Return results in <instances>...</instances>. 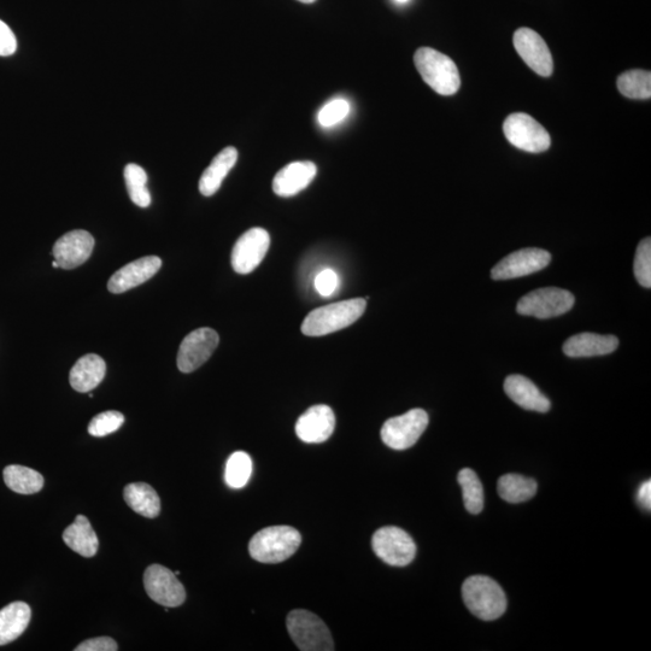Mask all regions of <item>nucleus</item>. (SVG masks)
I'll return each instance as SVG.
<instances>
[{
  "instance_id": "12",
  "label": "nucleus",
  "mask_w": 651,
  "mask_h": 651,
  "mask_svg": "<svg viewBox=\"0 0 651 651\" xmlns=\"http://www.w3.org/2000/svg\"><path fill=\"white\" fill-rule=\"evenodd\" d=\"M220 338L216 331L203 327L187 334L178 353L180 372L192 373L202 367L219 345Z\"/></svg>"
},
{
  "instance_id": "22",
  "label": "nucleus",
  "mask_w": 651,
  "mask_h": 651,
  "mask_svg": "<svg viewBox=\"0 0 651 651\" xmlns=\"http://www.w3.org/2000/svg\"><path fill=\"white\" fill-rule=\"evenodd\" d=\"M238 161V151L233 146L226 148L217 155L210 166L204 170L201 180H199V191L205 197L214 196L220 190L222 181L225 180L228 173L236 166Z\"/></svg>"
},
{
  "instance_id": "34",
  "label": "nucleus",
  "mask_w": 651,
  "mask_h": 651,
  "mask_svg": "<svg viewBox=\"0 0 651 651\" xmlns=\"http://www.w3.org/2000/svg\"><path fill=\"white\" fill-rule=\"evenodd\" d=\"M350 113V104L344 99H334L320 110L318 120L322 127H333L342 122Z\"/></svg>"
},
{
  "instance_id": "6",
  "label": "nucleus",
  "mask_w": 651,
  "mask_h": 651,
  "mask_svg": "<svg viewBox=\"0 0 651 651\" xmlns=\"http://www.w3.org/2000/svg\"><path fill=\"white\" fill-rule=\"evenodd\" d=\"M576 298L573 293L559 287H543L521 297L516 312L545 320L570 312Z\"/></svg>"
},
{
  "instance_id": "35",
  "label": "nucleus",
  "mask_w": 651,
  "mask_h": 651,
  "mask_svg": "<svg viewBox=\"0 0 651 651\" xmlns=\"http://www.w3.org/2000/svg\"><path fill=\"white\" fill-rule=\"evenodd\" d=\"M339 277L333 269H324L315 278V290L322 297H331L337 292Z\"/></svg>"
},
{
  "instance_id": "28",
  "label": "nucleus",
  "mask_w": 651,
  "mask_h": 651,
  "mask_svg": "<svg viewBox=\"0 0 651 651\" xmlns=\"http://www.w3.org/2000/svg\"><path fill=\"white\" fill-rule=\"evenodd\" d=\"M462 489L463 502L471 514H479L484 509V489L480 479L472 469L465 468L457 477Z\"/></svg>"
},
{
  "instance_id": "2",
  "label": "nucleus",
  "mask_w": 651,
  "mask_h": 651,
  "mask_svg": "<svg viewBox=\"0 0 651 651\" xmlns=\"http://www.w3.org/2000/svg\"><path fill=\"white\" fill-rule=\"evenodd\" d=\"M462 597L475 617L492 621L507 611V597L500 584L484 576L468 578L462 585Z\"/></svg>"
},
{
  "instance_id": "17",
  "label": "nucleus",
  "mask_w": 651,
  "mask_h": 651,
  "mask_svg": "<svg viewBox=\"0 0 651 651\" xmlns=\"http://www.w3.org/2000/svg\"><path fill=\"white\" fill-rule=\"evenodd\" d=\"M162 261L157 256H146L128 263L117 271L108 283V290L115 295L146 283L160 271Z\"/></svg>"
},
{
  "instance_id": "7",
  "label": "nucleus",
  "mask_w": 651,
  "mask_h": 651,
  "mask_svg": "<svg viewBox=\"0 0 651 651\" xmlns=\"http://www.w3.org/2000/svg\"><path fill=\"white\" fill-rule=\"evenodd\" d=\"M503 131L508 142L515 148L532 154L547 151L551 145L547 129L525 113L509 115L504 121Z\"/></svg>"
},
{
  "instance_id": "19",
  "label": "nucleus",
  "mask_w": 651,
  "mask_h": 651,
  "mask_svg": "<svg viewBox=\"0 0 651 651\" xmlns=\"http://www.w3.org/2000/svg\"><path fill=\"white\" fill-rule=\"evenodd\" d=\"M619 339L612 334L602 336L596 333H579L567 339L563 344V353L572 359L603 356L618 349Z\"/></svg>"
},
{
  "instance_id": "16",
  "label": "nucleus",
  "mask_w": 651,
  "mask_h": 651,
  "mask_svg": "<svg viewBox=\"0 0 651 651\" xmlns=\"http://www.w3.org/2000/svg\"><path fill=\"white\" fill-rule=\"evenodd\" d=\"M334 428H336V415L333 410L325 404H319L309 408L297 420L296 433L304 443L320 444L332 436Z\"/></svg>"
},
{
  "instance_id": "31",
  "label": "nucleus",
  "mask_w": 651,
  "mask_h": 651,
  "mask_svg": "<svg viewBox=\"0 0 651 651\" xmlns=\"http://www.w3.org/2000/svg\"><path fill=\"white\" fill-rule=\"evenodd\" d=\"M252 474V461L249 454L237 451L227 461L225 480L232 489H242L249 483Z\"/></svg>"
},
{
  "instance_id": "36",
  "label": "nucleus",
  "mask_w": 651,
  "mask_h": 651,
  "mask_svg": "<svg viewBox=\"0 0 651 651\" xmlns=\"http://www.w3.org/2000/svg\"><path fill=\"white\" fill-rule=\"evenodd\" d=\"M119 650L115 639L111 637H97L87 639L75 648V651H116Z\"/></svg>"
},
{
  "instance_id": "1",
  "label": "nucleus",
  "mask_w": 651,
  "mask_h": 651,
  "mask_svg": "<svg viewBox=\"0 0 651 651\" xmlns=\"http://www.w3.org/2000/svg\"><path fill=\"white\" fill-rule=\"evenodd\" d=\"M366 306V299L356 298L315 309L304 319L302 332L308 337H322L344 330L361 318Z\"/></svg>"
},
{
  "instance_id": "37",
  "label": "nucleus",
  "mask_w": 651,
  "mask_h": 651,
  "mask_svg": "<svg viewBox=\"0 0 651 651\" xmlns=\"http://www.w3.org/2000/svg\"><path fill=\"white\" fill-rule=\"evenodd\" d=\"M17 50V39L7 23L0 20V56L14 55Z\"/></svg>"
},
{
  "instance_id": "20",
  "label": "nucleus",
  "mask_w": 651,
  "mask_h": 651,
  "mask_svg": "<svg viewBox=\"0 0 651 651\" xmlns=\"http://www.w3.org/2000/svg\"><path fill=\"white\" fill-rule=\"evenodd\" d=\"M504 391L519 407L532 412L547 413L551 408L550 401L530 379L523 375H509L504 381Z\"/></svg>"
},
{
  "instance_id": "27",
  "label": "nucleus",
  "mask_w": 651,
  "mask_h": 651,
  "mask_svg": "<svg viewBox=\"0 0 651 651\" xmlns=\"http://www.w3.org/2000/svg\"><path fill=\"white\" fill-rule=\"evenodd\" d=\"M5 485L20 495L37 494L44 488V477L32 468L11 465L4 469Z\"/></svg>"
},
{
  "instance_id": "21",
  "label": "nucleus",
  "mask_w": 651,
  "mask_h": 651,
  "mask_svg": "<svg viewBox=\"0 0 651 651\" xmlns=\"http://www.w3.org/2000/svg\"><path fill=\"white\" fill-rule=\"evenodd\" d=\"M105 373H107V365L101 356L85 355L75 363L70 371V385L75 391L86 394V392L95 390L102 383Z\"/></svg>"
},
{
  "instance_id": "5",
  "label": "nucleus",
  "mask_w": 651,
  "mask_h": 651,
  "mask_svg": "<svg viewBox=\"0 0 651 651\" xmlns=\"http://www.w3.org/2000/svg\"><path fill=\"white\" fill-rule=\"evenodd\" d=\"M287 631L302 651H333L334 642L330 630L318 615L304 609H296L287 615Z\"/></svg>"
},
{
  "instance_id": "25",
  "label": "nucleus",
  "mask_w": 651,
  "mask_h": 651,
  "mask_svg": "<svg viewBox=\"0 0 651 651\" xmlns=\"http://www.w3.org/2000/svg\"><path fill=\"white\" fill-rule=\"evenodd\" d=\"M128 507L144 518L155 519L161 513L160 496L152 486L146 483H133L123 490Z\"/></svg>"
},
{
  "instance_id": "10",
  "label": "nucleus",
  "mask_w": 651,
  "mask_h": 651,
  "mask_svg": "<svg viewBox=\"0 0 651 651\" xmlns=\"http://www.w3.org/2000/svg\"><path fill=\"white\" fill-rule=\"evenodd\" d=\"M144 586L151 600L163 607H179L186 600L184 585L167 567L152 565L146 568Z\"/></svg>"
},
{
  "instance_id": "8",
  "label": "nucleus",
  "mask_w": 651,
  "mask_h": 651,
  "mask_svg": "<svg viewBox=\"0 0 651 651\" xmlns=\"http://www.w3.org/2000/svg\"><path fill=\"white\" fill-rule=\"evenodd\" d=\"M372 545L375 555L387 565L406 567L416 555V545L406 531L387 526L374 533Z\"/></svg>"
},
{
  "instance_id": "29",
  "label": "nucleus",
  "mask_w": 651,
  "mask_h": 651,
  "mask_svg": "<svg viewBox=\"0 0 651 651\" xmlns=\"http://www.w3.org/2000/svg\"><path fill=\"white\" fill-rule=\"evenodd\" d=\"M125 181L131 201L140 208H148L151 204V195L148 189V174L138 164H127L125 168Z\"/></svg>"
},
{
  "instance_id": "4",
  "label": "nucleus",
  "mask_w": 651,
  "mask_h": 651,
  "mask_svg": "<svg viewBox=\"0 0 651 651\" xmlns=\"http://www.w3.org/2000/svg\"><path fill=\"white\" fill-rule=\"evenodd\" d=\"M302 536L290 526H273L252 537L249 551L252 559L262 563H279L296 554Z\"/></svg>"
},
{
  "instance_id": "39",
  "label": "nucleus",
  "mask_w": 651,
  "mask_h": 651,
  "mask_svg": "<svg viewBox=\"0 0 651 651\" xmlns=\"http://www.w3.org/2000/svg\"><path fill=\"white\" fill-rule=\"evenodd\" d=\"M298 2L304 3V4H312L316 2V0H298Z\"/></svg>"
},
{
  "instance_id": "11",
  "label": "nucleus",
  "mask_w": 651,
  "mask_h": 651,
  "mask_svg": "<svg viewBox=\"0 0 651 651\" xmlns=\"http://www.w3.org/2000/svg\"><path fill=\"white\" fill-rule=\"evenodd\" d=\"M271 246V236L263 228H251L237 240L232 250V267L238 274H249L261 265Z\"/></svg>"
},
{
  "instance_id": "24",
  "label": "nucleus",
  "mask_w": 651,
  "mask_h": 651,
  "mask_svg": "<svg viewBox=\"0 0 651 651\" xmlns=\"http://www.w3.org/2000/svg\"><path fill=\"white\" fill-rule=\"evenodd\" d=\"M63 541L75 553L87 559L95 556L99 547L96 532L85 515L76 516L74 523L63 532Z\"/></svg>"
},
{
  "instance_id": "13",
  "label": "nucleus",
  "mask_w": 651,
  "mask_h": 651,
  "mask_svg": "<svg viewBox=\"0 0 651 651\" xmlns=\"http://www.w3.org/2000/svg\"><path fill=\"white\" fill-rule=\"evenodd\" d=\"M550 262L551 255L548 251L538 248L521 249L502 258V261L492 268L491 277L494 280L523 278L541 272Z\"/></svg>"
},
{
  "instance_id": "41",
  "label": "nucleus",
  "mask_w": 651,
  "mask_h": 651,
  "mask_svg": "<svg viewBox=\"0 0 651 651\" xmlns=\"http://www.w3.org/2000/svg\"><path fill=\"white\" fill-rule=\"evenodd\" d=\"M52 266H54L55 268H60V266H58V263L56 261L52 262Z\"/></svg>"
},
{
  "instance_id": "30",
  "label": "nucleus",
  "mask_w": 651,
  "mask_h": 651,
  "mask_svg": "<svg viewBox=\"0 0 651 651\" xmlns=\"http://www.w3.org/2000/svg\"><path fill=\"white\" fill-rule=\"evenodd\" d=\"M621 95L630 99H650L651 74L647 70H630L621 74L617 82Z\"/></svg>"
},
{
  "instance_id": "15",
  "label": "nucleus",
  "mask_w": 651,
  "mask_h": 651,
  "mask_svg": "<svg viewBox=\"0 0 651 651\" xmlns=\"http://www.w3.org/2000/svg\"><path fill=\"white\" fill-rule=\"evenodd\" d=\"M95 248V238L87 231L76 230L64 234L57 240L52 254L58 266L74 269L89 260Z\"/></svg>"
},
{
  "instance_id": "38",
  "label": "nucleus",
  "mask_w": 651,
  "mask_h": 651,
  "mask_svg": "<svg viewBox=\"0 0 651 651\" xmlns=\"http://www.w3.org/2000/svg\"><path fill=\"white\" fill-rule=\"evenodd\" d=\"M637 500L638 503L641 504V506L644 509L650 510L651 508V482L648 480V482H644L641 485V488L638 490V495H637Z\"/></svg>"
},
{
  "instance_id": "23",
  "label": "nucleus",
  "mask_w": 651,
  "mask_h": 651,
  "mask_svg": "<svg viewBox=\"0 0 651 651\" xmlns=\"http://www.w3.org/2000/svg\"><path fill=\"white\" fill-rule=\"evenodd\" d=\"M31 618V607L25 602H13L0 609V647L21 637Z\"/></svg>"
},
{
  "instance_id": "3",
  "label": "nucleus",
  "mask_w": 651,
  "mask_h": 651,
  "mask_svg": "<svg viewBox=\"0 0 651 651\" xmlns=\"http://www.w3.org/2000/svg\"><path fill=\"white\" fill-rule=\"evenodd\" d=\"M414 63L421 78L438 95L453 96L459 91L460 72L448 56L431 48H421L415 52Z\"/></svg>"
},
{
  "instance_id": "32",
  "label": "nucleus",
  "mask_w": 651,
  "mask_h": 651,
  "mask_svg": "<svg viewBox=\"0 0 651 651\" xmlns=\"http://www.w3.org/2000/svg\"><path fill=\"white\" fill-rule=\"evenodd\" d=\"M633 272L639 284L650 289L651 286V240L645 238L639 243Z\"/></svg>"
},
{
  "instance_id": "18",
  "label": "nucleus",
  "mask_w": 651,
  "mask_h": 651,
  "mask_svg": "<svg viewBox=\"0 0 651 651\" xmlns=\"http://www.w3.org/2000/svg\"><path fill=\"white\" fill-rule=\"evenodd\" d=\"M318 174V167L310 161L293 162L281 169L273 180V191L279 197H292L307 189Z\"/></svg>"
},
{
  "instance_id": "40",
  "label": "nucleus",
  "mask_w": 651,
  "mask_h": 651,
  "mask_svg": "<svg viewBox=\"0 0 651 651\" xmlns=\"http://www.w3.org/2000/svg\"><path fill=\"white\" fill-rule=\"evenodd\" d=\"M397 3L404 4L409 2V0H396Z\"/></svg>"
},
{
  "instance_id": "26",
  "label": "nucleus",
  "mask_w": 651,
  "mask_h": 651,
  "mask_svg": "<svg viewBox=\"0 0 651 651\" xmlns=\"http://www.w3.org/2000/svg\"><path fill=\"white\" fill-rule=\"evenodd\" d=\"M538 484L535 479L524 475L509 473L498 480L497 491L502 500L508 503H523L535 497Z\"/></svg>"
},
{
  "instance_id": "33",
  "label": "nucleus",
  "mask_w": 651,
  "mask_h": 651,
  "mask_svg": "<svg viewBox=\"0 0 651 651\" xmlns=\"http://www.w3.org/2000/svg\"><path fill=\"white\" fill-rule=\"evenodd\" d=\"M125 422V416L115 410L98 414L89 425V433L93 437H105L116 432Z\"/></svg>"
},
{
  "instance_id": "9",
  "label": "nucleus",
  "mask_w": 651,
  "mask_h": 651,
  "mask_svg": "<svg viewBox=\"0 0 651 651\" xmlns=\"http://www.w3.org/2000/svg\"><path fill=\"white\" fill-rule=\"evenodd\" d=\"M427 425L428 415L425 410L413 409L387 420L381 428V439L391 449L406 450L419 441Z\"/></svg>"
},
{
  "instance_id": "14",
  "label": "nucleus",
  "mask_w": 651,
  "mask_h": 651,
  "mask_svg": "<svg viewBox=\"0 0 651 651\" xmlns=\"http://www.w3.org/2000/svg\"><path fill=\"white\" fill-rule=\"evenodd\" d=\"M515 50L527 66L538 75L548 78L553 74V56L545 40L530 28H520L514 34Z\"/></svg>"
}]
</instances>
